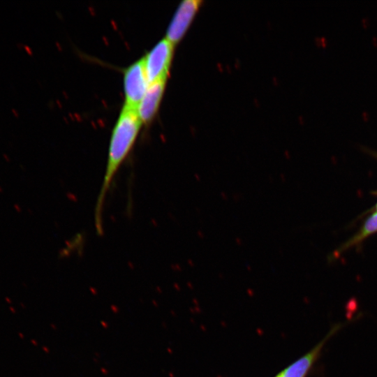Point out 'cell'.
I'll list each match as a JSON object with an SVG mask.
<instances>
[{
    "label": "cell",
    "instance_id": "obj_1",
    "mask_svg": "<svg viewBox=\"0 0 377 377\" xmlns=\"http://www.w3.org/2000/svg\"><path fill=\"white\" fill-rule=\"evenodd\" d=\"M142 123L137 111L122 107L112 129L105 174L94 211L98 233L103 232V210L106 195L119 168L131 152Z\"/></svg>",
    "mask_w": 377,
    "mask_h": 377
},
{
    "label": "cell",
    "instance_id": "obj_2",
    "mask_svg": "<svg viewBox=\"0 0 377 377\" xmlns=\"http://www.w3.org/2000/svg\"><path fill=\"white\" fill-rule=\"evenodd\" d=\"M149 84L144 59L135 61L124 72V104L123 107L137 111L138 107Z\"/></svg>",
    "mask_w": 377,
    "mask_h": 377
},
{
    "label": "cell",
    "instance_id": "obj_3",
    "mask_svg": "<svg viewBox=\"0 0 377 377\" xmlns=\"http://www.w3.org/2000/svg\"><path fill=\"white\" fill-rule=\"evenodd\" d=\"M175 45L165 38L158 41L143 57L145 71L149 83L167 79L172 59Z\"/></svg>",
    "mask_w": 377,
    "mask_h": 377
},
{
    "label": "cell",
    "instance_id": "obj_4",
    "mask_svg": "<svg viewBox=\"0 0 377 377\" xmlns=\"http://www.w3.org/2000/svg\"><path fill=\"white\" fill-rule=\"evenodd\" d=\"M201 1L185 0L178 6L167 29L165 38L175 45L186 34L192 22Z\"/></svg>",
    "mask_w": 377,
    "mask_h": 377
},
{
    "label": "cell",
    "instance_id": "obj_5",
    "mask_svg": "<svg viewBox=\"0 0 377 377\" xmlns=\"http://www.w3.org/2000/svg\"><path fill=\"white\" fill-rule=\"evenodd\" d=\"M167 79L149 83L137 110L142 124H147L156 114L161 102Z\"/></svg>",
    "mask_w": 377,
    "mask_h": 377
},
{
    "label": "cell",
    "instance_id": "obj_6",
    "mask_svg": "<svg viewBox=\"0 0 377 377\" xmlns=\"http://www.w3.org/2000/svg\"><path fill=\"white\" fill-rule=\"evenodd\" d=\"M341 324H337L333 326L325 338L311 351L284 369L276 377H304L319 355L325 343L339 329H341Z\"/></svg>",
    "mask_w": 377,
    "mask_h": 377
},
{
    "label": "cell",
    "instance_id": "obj_7",
    "mask_svg": "<svg viewBox=\"0 0 377 377\" xmlns=\"http://www.w3.org/2000/svg\"><path fill=\"white\" fill-rule=\"evenodd\" d=\"M376 232H377V212L373 214L367 219L360 231L344 245L343 249L359 243Z\"/></svg>",
    "mask_w": 377,
    "mask_h": 377
},
{
    "label": "cell",
    "instance_id": "obj_8",
    "mask_svg": "<svg viewBox=\"0 0 377 377\" xmlns=\"http://www.w3.org/2000/svg\"><path fill=\"white\" fill-rule=\"evenodd\" d=\"M11 112L12 114H13V116L15 117V118H19L20 117V114L19 112H17V110L15 108H12L11 109Z\"/></svg>",
    "mask_w": 377,
    "mask_h": 377
},
{
    "label": "cell",
    "instance_id": "obj_9",
    "mask_svg": "<svg viewBox=\"0 0 377 377\" xmlns=\"http://www.w3.org/2000/svg\"><path fill=\"white\" fill-rule=\"evenodd\" d=\"M24 50L29 54H31L32 52H31V50L29 48V47L27 45H24Z\"/></svg>",
    "mask_w": 377,
    "mask_h": 377
},
{
    "label": "cell",
    "instance_id": "obj_10",
    "mask_svg": "<svg viewBox=\"0 0 377 377\" xmlns=\"http://www.w3.org/2000/svg\"><path fill=\"white\" fill-rule=\"evenodd\" d=\"M16 45H17L18 49H22V47H24V45H23L22 43H17Z\"/></svg>",
    "mask_w": 377,
    "mask_h": 377
},
{
    "label": "cell",
    "instance_id": "obj_11",
    "mask_svg": "<svg viewBox=\"0 0 377 377\" xmlns=\"http://www.w3.org/2000/svg\"><path fill=\"white\" fill-rule=\"evenodd\" d=\"M376 211H377V205H376Z\"/></svg>",
    "mask_w": 377,
    "mask_h": 377
}]
</instances>
